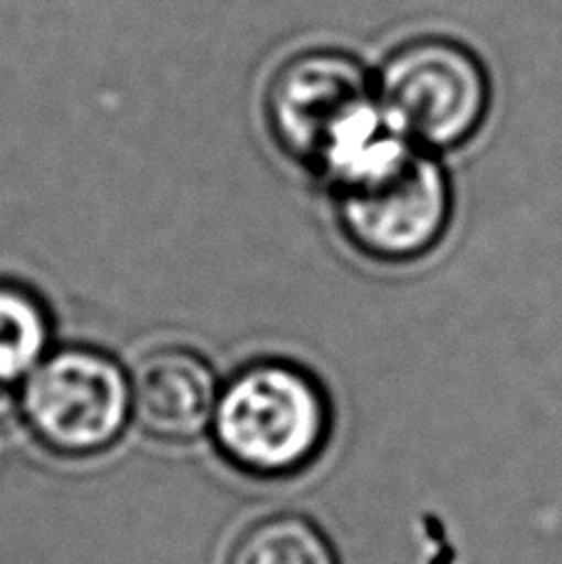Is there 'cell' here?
Returning <instances> with one entry per match:
<instances>
[{"label":"cell","mask_w":562,"mask_h":564,"mask_svg":"<svg viewBox=\"0 0 562 564\" xmlns=\"http://www.w3.org/2000/svg\"><path fill=\"white\" fill-rule=\"evenodd\" d=\"M50 325L40 302L25 290L0 285V384L33 371L47 347Z\"/></svg>","instance_id":"ba28073f"},{"label":"cell","mask_w":562,"mask_h":564,"mask_svg":"<svg viewBox=\"0 0 562 564\" xmlns=\"http://www.w3.org/2000/svg\"><path fill=\"white\" fill-rule=\"evenodd\" d=\"M333 184L339 228L377 263L407 265L431 256L454 220V186L439 154L391 129Z\"/></svg>","instance_id":"6da1fadb"},{"label":"cell","mask_w":562,"mask_h":564,"mask_svg":"<svg viewBox=\"0 0 562 564\" xmlns=\"http://www.w3.org/2000/svg\"><path fill=\"white\" fill-rule=\"evenodd\" d=\"M218 384L208 361L191 349L147 355L132 379V411L149 436L191 441L214 421Z\"/></svg>","instance_id":"8992f818"},{"label":"cell","mask_w":562,"mask_h":564,"mask_svg":"<svg viewBox=\"0 0 562 564\" xmlns=\"http://www.w3.org/2000/svg\"><path fill=\"white\" fill-rule=\"evenodd\" d=\"M375 89L391 132L434 154L468 144L494 102L484 59L446 35H421L391 50Z\"/></svg>","instance_id":"3957f363"},{"label":"cell","mask_w":562,"mask_h":564,"mask_svg":"<svg viewBox=\"0 0 562 564\" xmlns=\"http://www.w3.org/2000/svg\"><path fill=\"white\" fill-rule=\"evenodd\" d=\"M268 115L280 144L329 178L389 132L375 77L339 50H313L290 59L270 87Z\"/></svg>","instance_id":"7a4b0ae2"},{"label":"cell","mask_w":562,"mask_h":564,"mask_svg":"<svg viewBox=\"0 0 562 564\" xmlns=\"http://www.w3.org/2000/svg\"><path fill=\"white\" fill-rule=\"evenodd\" d=\"M218 448L256 476L303 470L325 448L333 411L323 387L285 361H260L230 379L214 411Z\"/></svg>","instance_id":"277c9868"},{"label":"cell","mask_w":562,"mask_h":564,"mask_svg":"<svg viewBox=\"0 0 562 564\" xmlns=\"http://www.w3.org/2000/svg\"><path fill=\"white\" fill-rule=\"evenodd\" d=\"M20 404L43 446L63 456H93L122 433L132 411V384L105 351L67 347L40 359Z\"/></svg>","instance_id":"5b68a950"},{"label":"cell","mask_w":562,"mask_h":564,"mask_svg":"<svg viewBox=\"0 0 562 564\" xmlns=\"http://www.w3.org/2000/svg\"><path fill=\"white\" fill-rule=\"evenodd\" d=\"M228 564H339L325 532L298 516L250 525L238 538Z\"/></svg>","instance_id":"52a82bcc"}]
</instances>
